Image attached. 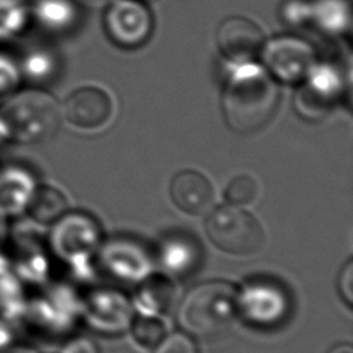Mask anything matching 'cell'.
<instances>
[{"label": "cell", "mask_w": 353, "mask_h": 353, "mask_svg": "<svg viewBox=\"0 0 353 353\" xmlns=\"http://www.w3.org/2000/svg\"><path fill=\"white\" fill-rule=\"evenodd\" d=\"M27 211L37 223H54L67 212V199L58 188H36Z\"/></svg>", "instance_id": "18"}, {"label": "cell", "mask_w": 353, "mask_h": 353, "mask_svg": "<svg viewBox=\"0 0 353 353\" xmlns=\"http://www.w3.org/2000/svg\"><path fill=\"white\" fill-rule=\"evenodd\" d=\"M138 2H146V0H138Z\"/></svg>", "instance_id": "34"}, {"label": "cell", "mask_w": 353, "mask_h": 353, "mask_svg": "<svg viewBox=\"0 0 353 353\" xmlns=\"http://www.w3.org/2000/svg\"><path fill=\"white\" fill-rule=\"evenodd\" d=\"M11 343V332L5 319H0V350H6Z\"/></svg>", "instance_id": "28"}, {"label": "cell", "mask_w": 353, "mask_h": 353, "mask_svg": "<svg viewBox=\"0 0 353 353\" xmlns=\"http://www.w3.org/2000/svg\"><path fill=\"white\" fill-rule=\"evenodd\" d=\"M101 265L107 276L121 282L146 279L150 271V259L140 245L125 239H115L101 251Z\"/></svg>", "instance_id": "13"}, {"label": "cell", "mask_w": 353, "mask_h": 353, "mask_svg": "<svg viewBox=\"0 0 353 353\" xmlns=\"http://www.w3.org/2000/svg\"><path fill=\"white\" fill-rule=\"evenodd\" d=\"M237 314L256 327L279 325L290 313V299L285 290L273 281L256 279L239 290L236 296Z\"/></svg>", "instance_id": "6"}, {"label": "cell", "mask_w": 353, "mask_h": 353, "mask_svg": "<svg viewBox=\"0 0 353 353\" xmlns=\"http://www.w3.org/2000/svg\"><path fill=\"white\" fill-rule=\"evenodd\" d=\"M327 353H353V347L349 343H341V344L333 345V347Z\"/></svg>", "instance_id": "30"}, {"label": "cell", "mask_w": 353, "mask_h": 353, "mask_svg": "<svg viewBox=\"0 0 353 353\" xmlns=\"http://www.w3.org/2000/svg\"><path fill=\"white\" fill-rule=\"evenodd\" d=\"M21 72H23L25 78L41 81L50 73V62L42 54H30L23 61Z\"/></svg>", "instance_id": "25"}, {"label": "cell", "mask_w": 353, "mask_h": 353, "mask_svg": "<svg viewBox=\"0 0 353 353\" xmlns=\"http://www.w3.org/2000/svg\"><path fill=\"white\" fill-rule=\"evenodd\" d=\"M261 194V186L254 176L251 175H239L230 181L226 188V200L228 205L234 206H248L257 201Z\"/></svg>", "instance_id": "21"}, {"label": "cell", "mask_w": 353, "mask_h": 353, "mask_svg": "<svg viewBox=\"0 0 353 353\" xmlns=\"http://www.w3.org/2000/svg\"><path fill=\"white\" fill-rule=\"evenodd\" d=\"M62 109L53 94L28 88L11 94L0 107L5 140L19 144L46 141L59 130Z\"/></svg>", "instance_id": "2"}, {"label": "cell", "mask_w": 353, "mask_h": 353, "mask_svg": "<svg viewBox=\"0 0 353 353\" xmlns=\"http://www.w3.org/2000/svg\"><path fill=\"white\" fill-rule=\"evenodd\" d=\"M338 290L341 299L349 308L353 307V262L349 261L344 265L338 279Z\"/></svg>", "instance_id": "26"}, {"label": "cell", "mask_w": 353, "mask_h": 353, "mask_svg": "<svg viewBox=\"0 0 353 353\" xmlns=\"http://www.w3.org/2000/svg\"><path fill=\"white\" fill-rule=\"evenodd\" d=\"M201 251L195 239L186 234L168 236L159 250V261L172 276H188L199 267Z\"/></svg>", "instance_id": "16"}, {"label": "cell", "mask_w": 353, "mask_h": 353, "mask_svg": "<svg viewBox=\"0 0 353 353\" xmlns=\"http://www.w3.org/2000/svg\"><path fill=\"white\" fill-rule=\"evenodd\" d=\"M62 353H99V347L93 339L81 336L68 341Z\"/></svg>", "instance_id": "27"}, {"label": "cell", "mask_w": 353, "mask_h": 353, "mask_svg": "<svg viewBox=\"0 0 353 353\" xmlns=\"http://www.w3.org/2000/svg\"><path fill=\"white\" fill-rule=\"evenodd\" d=\"M84 314L88 325L101 333H121L129 329L132 304L121 293L112 290H98L88 296L84 304Z\"/></svg>", "instance_id": "12"}, {"label": "cell", "mask_w": 353, "mask_h": 353, "mask_svg": "<svg viewBox=\"0 0 353 353\" xmlns=\"http://www.w3.org/2000/svg\"><path fill=\"white\" fill-rule=\"evenodd\" d=\"M36 189L34 180L27 171L8 168L0 172V216L16 217L27 211Z\"/></svg>", "instance_id": "15"}, {"label": "cell", "mask_w": 353, "mask_h": 353, "mask_svg": "<svg viewBox=\"0 0 353 353\" xmlns=\"http://www.w3.org/2000/svg\"><path fill=\"white\" fill-rule=\"evenodd\" d=\"M169 194L174 205L189 216H203L210 212L216 201V191L211 180L197 171H181L176 174Z\"/></svg>", "instance_id": "14"}, {"label": "cell", "mask_w": 353, "mask_h": 353, "mask_svg": "<svg viewBox=\"0 0 353 353\" xmlns=\"http://www.w3.org/2000/svg\"><path fill=\"white\" fill-rule=\"evenodd\" d=\"M130 336L143 349L152 350L168 335V329L159 316H141L134 318L130 323Z\"/></svg>", "instance_id": "20"}, {"label": "cell", "mask_w": 353, "mask_h": 353, "mask_svg": "<svg viewBox=\"0 0 353 353\" xmlns=\"http://www.w3.org/2000/svg\"><path fill=\"white\" fill-rule=\"evenodd\" d=\"M237 290L223 281L194 287L179 308V324L195 338H216L228 330L237 316Z\"/></svg>", "instance_id": "3"}, {"label": "cell", "mask_w": 353, "mask_h": 353, "mask_svg": "<svg viewBox=\"0 0 353 353\" xmlns=\"http://www.w3.org/2000/svg\"><path fill=\"white\" fill-rule=\"evenodd\" d=\"M6 234V225H5V219L0 216V239Z\"/></svg>", "instance_id": "32"}, {"label": "cell", "mask_w": 353, "mask_h": 353, "mask_svg": "<svg viewBox=\"0 0 353 353\" xmlns=\"http://www.w3.org/2000/svg\"><path fill=\"white\" fill-rule=\"evenodd\" d=\"M5 140V137H3V132H2V128H0V143H2Z\"/></svg>", "instance_id": "33"}, {"label": "cell", "mask_w": 353, "mask_h": 353, "mask_svg": "<svg viewBox=\"0 0 353 353\" xmlns=\"http://www.w3.org/2000/svg\"><path fill=\"white\" fill-rule=\"evenodd\" d=\"M175 299L174 283L163 276L148 277L135 294V307L141 314L159 316L172 307Z\"/></svg>", "instance_id": "17"}, {"label": "cell", "mask_w": 353, "mask_h": 353, "mask_svg": "<svg viewBox=\"0 0 353 353\" xmlns=\"http://www.w3.org/2000/svg\"><path fill=\"white\" fill-rule=\"evenodd\" d=\"M22 72L11 56L0 52V97H6L16 90L21 83Z\"/></svg>", "instance_id": "23"}, {"label": "cell", "mask_w": 353, "mask_h": 353, "mask_svg": "<svg viewBox=\"0 0 353 353\" xmlns=\"http://www.w3.org/2000/svg\"><path fill=\"white\" fill-rule=\"evenodd\" d=\"M154 353H199V349L188 333L176 332L166 335Z\"/></svg>", "instance_id": "24"}, {"label": "cell", "mask_w": 353, "mask_h": 353, "mask_svg": "<svg viewBox=\"0 0 353 353\" xmlns=\"http://www.w3.org/2000/svg\"><path fill=\"white\" fill-rule=\"evenodd\" d=\"M72 10L62 0H41L36 5V16L47 27H64L70 22Z\"/></svg>", "instance_id": "22"}, {"label": "cell", "mask_w": 353, "mask_h": 353, "mask_svg": "<svg viewBox=\"0 0 353 353\" xmlns=\"http://www.w3.org/2000/svg\"><path fill=\"white\" fill-rule=\"evenodd\" d=\"M265 70L276 83L301 84L316 64L314 48L294 36H279L263 43L261 50Z\"/></svg>", "instance_id": "5"}, {"label": "cell", "mask_w": 353, "mask_h": 353, "mask_svg": "<svg viewBox=\"0 0 353 353\" xmlns=\"http://www.w3.org/2000/svg\"><path fill=\"white\" fill-rule=\"evenodd\" d=\"M104 30L115 46L132 50L148 42L152 34L154 21L143 2L112 0L105 6Z\"/></svg>", "instance_id": "9"}, {"label": "cell", "mask_w": 353, "mask_h": 353, "mask_svg": "<svg viewBox=\"0 0 353 353\" xmlns=\"http://www.w3.org/2000/svg\"><path fill=\"white\" fill-rule=\"evenodd\" d=\"M27 19L28 6L25 0H0V43L21 34Z\"/></svg>", "instance_id": "19"}, {"label": "cell", "mask_w": 353, "mask_h": 353, "mask_svg": "<svg viewBox=\"0 0 353 353\" xmlns=\"http://www.w3.org/2000/svg\"><path fill=\"white\" fill-rule=\"evenodd\" d=\"M62 115L73 128L98 130L104 128L113 115L112 98L99 87H81L65 99Z\"/></svg>", "instance_id": "11"}, {"label": "cell", "mask_w": 353, "mask_h": 353, "mask_svg": "<svg viewBox=\"0 0 353 353\" xmlns=\"http://www.w3.org/2000/svg\"><path fill=\"white\" fill-rule=\"evenodd\" d=\"M10 268H11V267H10L8 259H6V256H3L2 253H0V274L8 273Z\"/></svg>", "instance_id": "31"}, {"label": "cell", "mask_w": 353, "mask_h": 353, "mask_svg": "<svg viewBox=\"0 0 353 353\" xmlns=\"http://www.w3.org/2000/svg\"><path fill=\"white\" fill-rule=\"evenodd\" d=\"M101 243L98 223L83 212L64 214L56 220L50 245L59 259L81 267L93 256Z\"/></svg>", "instance_id": "7"}, {"label": "cell", "mask_w": 353, "mask_h": 353, "mask_svg": "<svg viewBox=\"0 0 353 353\" xmlns=\"http://www.w3.org/2000/svg\"><path fill=\"white\" fill-rule=\"evenodd\" d=\"M296 93L294 107L307 121H321L333 110L343 97V79L335 68L313 65Z\"/></svg>", "instance_id": "8"}, {"label": "cell", "mask_w": 353, "mask_h": 353, "mask_svg": "<svg viewBox=\"0 0 353 353\" xmlns=\"http://www.w3.org/2000/svg\"><path fill=\"white\" fill-rule=\"evenodd\" d=\"M73 2L84 6L87 10H103L112 0H73Z\"/></svg>", "instance_id": "29"}, {"label": "cell", "mask_w": 353, "mask_h": 353, "mask_svg": "<svg viewBox=\"0 0 353 353\" xmlns=\"http://www.w3.org/2000/svg\"><path fill=\"white\" fill-rule=\"evenodd\" d=\"M206 234L214 247L232 256H253L265 245L259 220L242 206L234 205L220 206L210 214Z\"/></svg>", "instance_id": "4"}, {"label": "cell", "mask_w": 353, "mask_h": 353, "mask_svg": "<svg viewBox=\"0 0 353 353\" xmlns=\"http://www.w3.org/2000/svg\"><path fill=\"white\" fill-rule=\"evenodd\" d=\"M217 47L226 59L248 62L261 53L265 43L262 28L243 16H230L220 22L216 34Z\"/></svg>", "instance_id": "10"}, {"label": "cell", "mask_w": 353, "mask_h": 353, "mask_svg": "<svg viewBox=\"0 0 353 353\" xmlns=\"http://www.w3.org/2000/svg\"><path fill=\"white\" fill-rule=\"evenodd\" d=\"M281 92L262 67L245 62L230 74L222 93V112L228 129L248 135L265 128L274 117Z\"/></svg>", "instance_id": "1"}]
</instances>
